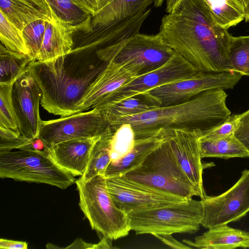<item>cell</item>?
<instances>
[{
	"mask_svg": "<svg viewBox=\"0 0 249 249\" xmlns=\"http://www.w3.org/2000/svg\"><path fill=\"white\" fill-rule=\"evenodd\" d=\"M75 184L79 205L93 230L112 240L128 234L131 229L128 215L114 203L106 178L100 175L86 181L79 178Z\"/></svg>",
	"mask_w": 249,
	"mask_h": 249,
	"instance_id": "obj_5",
	"label": "cell"
},
{
	"mask_svg": "<svg viewBox=\"0 0 249 249\" xmlns=\"http://www.w3.org/2000/svg\"><path fill=\"white\" fill-rule=\"evenodd\" d=\"M228 58L233 71L249 76V36H232Z\"/></svg>",
	"mask_w": 249,
	"mask_h": 249,
	"instance_id": "obj_30",
	"label": "cell"
},
{
	"mask_svg": "<svg viewBox=\"0 0 249 249\" xmlns=\"http://www.w3.org/2000/svg\"><path fill=\"white\" fill-rule=\"evenodd\" d=\"M240 117V114L230 116L217 127L201 134L199 137L205 139L215 140L233 134L238 126Z\"/></svg>",
	"mask_w": 249,
	"mask_h": 249,
	"instance_id": "obj_34",
	"label": "cell"
},
{
	"mask_svg": "<svg viewBox=\"0 0 249 249\" xmlns=\"http://www.w3.org/2000/svg\"><path fill=\"white\" fill-rule=\"evenodd\" d=\"M79 31L88 32L83 26L66 23L52 14L36 60L45 61L69 53L74 45V34Z\"/></svg>",
	"mask_w": 249,
	"mask_h": 249,
	"instance_id": "obj_18",
	"label": "cell"
},
{
	"mask_svg": "<svg viewBox=\"0 0 249 249\" xmlns=\"http://www.w3.org/2000/svg\"><path fill=\"white\" fill-rule=\"evenodd\" d=\"M28 244L26 242L0 239V248L4 249H27Z\"/></svg>",
	"mask_w": 249,
	"mask_h": 249,
	"instance_id": "obj_38",
	"label": "cell"
},
{
	"mask_svg": "<svg viewBox=\"0 0 249 249\" xmlns=\"http://www.w3.org/2000/svg\"><path fill=\"white\" fill-rule=\"evenodd\" d=\"M106 180L114 203L127 214L187 200L131 180L123 176L107 178Z\"/></svg>",
	"mask_w": 249,
	"mask_h": 249,
	"instance_id": "obj_12",
	"label": "cell"
},
{
	"mask_svg": "<svg viewBox=\"0 0 249 249\" xmlns=\"http://www.w3.org/2000/svg\"><path fill=\"white\" fill-rule=\"evenodd\" d=\"M42 96V91L29 70L13 84L12 97L18 131L25 137H38L43 122L39 112Z\"/></svg>",
	"mask_w": 249,
	"mask_h": 249,
	"instance_id": "obj_14",
	"label": "cell"
},
{
	"mask_svg": "<svg viewBox=\"0 0 249 249\" xmlns=\"http://www.w3.org/2000/svg\"><path fill=\"white\" fill-rule=\"evenodd\" d=\"M201 158L216 157L224 159L249 157V152L233 134L215 140L199 138Z\"/></svg>",
	"mask_w": 249,
	"mask_h": 249,
	"instance_id": "obj_24",
	"label": "cell"
},
{
	"mask_svg": "<svg viewBox=\"0 0 249 249\" xmlns=\"http://www.w3.org/2000/svg\"><path fill=\"white\" fill-rule=\"evenodd\" d=\"M156 107L143 99L135 96L110 100L98 105L95 108L100 110L110 124L121 118L146 112Z\"/></svg>",
	"mask_w": 249,
	"mask_h": 249,
	"instance_id": "obj_22",
	"label": "cell"
},
{
	"mask_svg": "<svg viewBox=\"0 0 249 249\" xmlns=\"http://www.w3.org/2000/svg\"><path fill=\"white\" fill-rule=\"evenodd\" d=\"M159 34L198 72L232 70L228 58L232 36L214 22L204 0H166Z\"/></svg>",
	"mask_w": 249,
	"mask_h": 249,
	"instance_id": "obj_1",
	"label": "cell"
},
{
	"mask_svg": "<svg viewBox=\"0 0 249 249\" xmlns=\"http://www.w3.org/2000/svg\"><path fill=\"white\" fill-rule=\"evenodd\" d=\"M108 124L100 110L94 108L57 119L43 121L38 138L49 148L70 140L98 137Z\"/></svg>",
	"mask_w": 249,
	"mask_h": 249,
	"instance_id": "obj_11",
	"label": "cell"
},
{
	"mask_svg": "<svg viewBox=\"0 0 249 249\" xmlns=\"http://www.w3.org/2000/svg\"><path fill=\"white\" fill-rule=\"evenodd\" d=\"M66 248H75V249H93L94 244L88 243L81 239L78 238L73 242L71 245L67 247Z\"/></svg>",
	"mask_w": 249,
	"mask_h": 249,
	"instance_id": "obj_40",
	"label": "cell"
},
{
	"mask_svg": "<svg viewBox=\"0 0 249 249\" xmlns=\"http://www.w3.org/2000/svg\"><path fill=\"white\" fill-rule=\"evenodd\" d=\"M52 14L59 19L73 25L82 26L92 31V16L71 0H45Z\"/></svg>",
	"mask_w": 249,
	"mask_h": 249,
	"instance_id": "obj_27",
	"label": "cell"
},
{
	"mask_svg": "<svg viewBox=\"0 0 249 249\" xmlns=\"http://www.w3.org/2000/svg\"><path fill=\"white\" fill-rule=\"evenodd\" d=\"M0 39L1 44L9 50L30 55L22 31L12 23L1 11Z\"/></svg>",
	"mask_w": 249,
	"mask_h": 249,
	"instance_id": "obj_31",
	"label": "cell"
},
{
	"mask_svg": "<svg viewBox=\"0 0 249 249\" xmlns=\"http://www.w3.org/2000/svg\"><path fill=\"white\" fill-rule=\"evenodd\" d=\"M123 176L185 199L198 196L196 189L181 168L173 153L166 138L165 132L162 142L138 166Z\"/></svg>",
	"mask_w": 249,
	"mask_h": 249,
	"instance_id": "obj_4",
	"label": "cell"
},
{
	"mask_svg": "<svg viewBox=\"0 0 249 249\" xmlns=\"http://www.w3.org/2000/svg\"><path fill=\"white\" fill-rule=\"evenodd\" d=\"M138 76L124 66L108 62L104 71L88 88L78 105V112L95 108L110 94Z\"/></svg>",
	"mask_w": 249,
	"mask_h": 249,
	"instance_id": "obj_16",
	"label": "cell"
},
{
	"mask_svg": "<svg viewBox=\"0 0 249 249\" xmlns=\"http://www.w3.org/2000/svg\"><path fill=\"white\" fill-rule=\"evenodd\" d=\"M96 53L101 60L124 66L138 76L148 73L165 63L175 52L158 33H138L106 47Z\"/></svg>",
	"mask_w": 249,
	"mask_h": 249,
	"instance_id": "obj_7",
	"label": "cell"
},
{
	"mask_svg": "<svg viewBox=\"0 0 249 249\" xmlns=\"http://www.w3.org/2000/svg\"><path fill=\"white\" fill-rule=\"evenodd\" d=\"M36 60L30 55L9 50L2 44L0 47V82H15L30 69Z\"/></svg>",
	"mask_w": 249,
	"mask_h": 249,
	"instance_id": "obj_26",
	"label": "cell"
},
{
	"mask_svg": "<svg viewBox=\"0 0 249 249\" xmlns=\"http://www.w3.org/2000/svg\"><path fill=\"white\" fill-rule=\"evenodd\" d=\"M109 238L103 237L101 241L98 244H94L93 249H110L113 248L112 246L111 241Z\"/></svg>",
	"mask_w": 249,
	"mask_h": 249,
	"instance_id": "obj_41",
	"label": "cell"
},
{
	"mask_svg": "<svg viewBox=\"0 0 249 249\" xmlns=\"http://www.w3.org/2000/svg\"><path fill=\"white\" fill-rule=\"evenodd\" d=\"M0 177L44 183L65 189L75 183L74 176L59 166L48 148L0 152Z\"/></svg>",
	"mask_w": 249,
	"mask_h": 249,
	"instance_id": "obj_6",
	"label": "cell"
},
{
	"mask_svg": "<svg viewBox=\"0 0 249 249\" xmlns=\"http://www.w3.org/2000/svg\"><path fill=\"white\" fill-rule=\"evenodd\" d=\"M214 22L224 29L236 26L244 19L242 11L233 0H204Z\"/></svg>",
	"mask_w": 249,
	"mask_h": 249,
	"instance_id": "obj_28",
	"label": "cell"
},
{
	"mask_svg": "<svg viewBox=\"0 0 249 249\" xmlns=\"http://www.w3.org/2000/svg\"><path fill=\"white\" fill-rule=\"evenodd\" d=\"M227 94L223 89L203 92L182 103L157 107L147 111L121 118L109 125L129 124L136 137L160 128L188 127L199 129L201 134L217 127L230 116L227 107Z\"/></svg>",
	"mask_w": 249,
	"mask_h": 249,
	"instance_id": "obj_3",
	"label": "cell"
},
{
	"mask_svg": "<svg viewBox=\"0 0 249 249\" xmlns=\"http://www.w3.org/2000/svg\"><path fill=\"white\" fill-rule=\"evenodd\" d=\"M234 135L249 152V109L240 114L238 126Z\"/></svg>",
	"mask_w": 249,
	"mask_h": 249,
	"instance_id": "obj_35",
	"label": "cell"
},
{
	"mask_svg": "<svg viewBox=\"0 0 249 249\" xmlns=\"http://www.w3.org/2000/svg\"><path fill=\"white\" fill-rule=\"evenodd\" d=\"M165 129L160 128L136 137L130 152L117 161L109 163L104 177L106 178L122 176L138 166L146 156L163 141Z\"/></svg>",
	"mask_w": 249,
	"mask_h": 249,
	"instance_id": "obj_19",
	"label": "cell"
},
{
	"mask_svg": "<svg viewBox=\"0 0 249 249\" xmlns=\"http://www.w3.org/2000/svg\"><path fill=\"white\" fill-rule=\"evenodd\" d=\"M48 21L37 19L27 25L22 31L29 54L36 60L42 44Z\"/></svg>",
	"mask_w": 249,
	"mask_h": 249,
	"instance_id": "obj_33",
	"label": "cell"
},
{
	"mask_svg": "<svg viewBox=\"0 0 249 249\" xmlns=\"http://www.w3.org/2000/svg\"><path fill=\"white\" fill-rule=\"evenodd\" d=\"M14 83L0 82V127L19 132L12 97Z\"/></svg>",
	"mask_w": 249,
	"mask_h": 249,
	"instance_id": "obj_32",
	"label": "cell"
},
{
	"mask_svg": "<svg viewBox=\"0 0 249 249\" xmlns=\"http://www.w3.org/2000/svg\"><path fill=\"white\" fill-rule=\"evenodd\" d=\"M201 200L203 227L210 229L239 220L249 212V170L245 169L238 180L223 194L206 195Z\"/></svg>",
	"mask_w": 249,
	"mask_h": 249,
	"instance_id": "obj_10",
	"label": "cell"
},
{
	"mask_svg": "<svg viewBox=\"0 0 249 249\" xmlns=\"http://www.w3.org/2000/svg\"><path fill=\"white\" fill-rule=\"evenodd\" d=\"M197 72L193 65L175 53L163 65L137 77L110 94L100 104L137 96L160 86L189 78Z\"/></svg>",
	"mask_w": 249,
	"mask_h": 249,
	"instance_id": "obj_13",
	"label": "cell"
},
{
	"mask_svg": "<svg viewBox=\"0 0 249 249\" xmlns=\"http://www.w3.org/2000/svg\"><path fill=\"white\" fill-rule=\"evenodd\" d=\"M165 136L179 165L196 189L201 199L206 196L199 138L202 131L188 127H168Z\"/></svg>",
	"mask_w": 249,
	"mask_h": 249,
	"instance_id": "obj_15",
	"label": "cell"
},
{
	"mask_svg": "<svg viewBox=\"0 0 249 249\" xmlns=\"http://www.w3.org/2000/svg\"><path fill=\"white\" fill-rule=\"evenodd\" d=\"M242 11L244 19L249 22V0H233Z\"/></svg>",
	"mask_w": 249,
	"mask_h": 249,
	"instance_id": "obj_39",
	"label": "cell"
},
{
	"mask_svg": "<svg viewBox=\"0 0 249 249\" xmlns=\"http://www.w3.org/2000/svg\"><path fill=\"white\" fill-rule=\"evenodd\" d=\"M156 237L160 240L163 243L174 249H191L189 246L185 245L177 241L172 236L171 234H155Z\"/></svg>",
	"mask_w": 249,
	"mask_h": 249,
	"instance_id": "obj_36",
	"label": "cell"
},
{
	"mask_svg": "<svg viewBox=\"0 0 249 249\" xmlns=\"http://www.w3.org/2000/svg\"><path fill=\"white\" fill-rule=\"evenodd\" d=\"M131 231L137 234L194 233L203 216L201 200L192 198L163 207L127 214Z\"/></svg>",
	"mask_w": 249,
	"mask_h": 249,
	"instance_id": "obj_8",
	"label": "cell"
},
{
	"mask_svg": "<svg viewBox=\"0 0 249 249\" xmlns=\"http://www.w3.org/2000/svg\"><path fill=\"white\" fill-rule=\"evenodd\" d=\"M164 0H155L154 4L156 7L160 6L163 3Z\"/></svg>",
	"mask_w": 249,
	"mask_h": 249,
	"instance_id": "obj_43",
	"label": "cell"
},
{
	"mask_svg": "<svg viewBox=\"0 0 249 249\" xmlns=\"http://www.w3.org/2000/svg\"><path fill=\"white\" fill-rule=\"evenodd\" d=\"M155 0H114L91 19L92 28H101L125 18L143 8H147Z\"/></svg>",
	"mask_w": 249,
	"mask_h": 249,
	"instance_id": "obj_23",
	"label": "cell"
},
{
	"mask_svg": "<svg viewBox=\"0 0 249 249\" xmlns=\"http://www.w3.org/2000/svg\"><path fill=\"white\" fill-rule=\"evenodd\" d=\"M74 4L90 15L92 17L97 11L96 0H71Z\"/></svg>",
	"mask_w": 249,
	"mask_h": 249,
	"instance_id": "obj_37",
	"label": "cell"
},
{
	"mask_svg": "<svg viewBox=\"0 0 249 249\" xmlns=\"http://www.w3.org/2000/svg\"><path fill=\"white\" fill-rule=\"evenodd\" d=\"M97 0V11H96V13L102 11L103 9H104L110 3H111L114 0Z\"/></svg>",
	"mask_w": 249,
	"mask_h": 249,
	"instance_id": "obj_42",
	"label": "cell"
},
{
	"mask_svg": "<svg viewBox=\"0 0 249 249\" xmlns=\"http://www.w3.org/2000/svg\"><path fill=\"white\" fill-rule=\"evenodd\" d=\"M243 75L233 70L197 72L193 76L152 89L139 96L157 107L186 101L200 93L214 89H231Z\"/></svg>",
	"mask_w": 249,
	"mask_h": 249,
	"instance_id": "obj_9",
	"label": "cell"
},
{
	"mask_svg": "<svg viewBox=\"0 0 249 249\" xmlns=\"http://www.w3.org/2000/svg\"><path fill=\"white\" fill-rule=\"evenodd\" d=\"M113 130L112 127L108 124L95 142L86 171L79 178L82 181H87L99 175L104 177L110 162V142Z\"/></svg>",
	"mask_w": 249,
	"mask_h": 249,
	"instance_id": "obj_25",
	"label": "cell"
},
{
	"mask_svg": "<svg viewBox=\"0 0 249 249\" xmlns=\"http://www.w3.org/2000/svg\"><path fill=\"white\" fill-rule=\"evenodd\" d=\"M88 48H73L68 53L45 61L36 60L29 71L42 92L41 106L61 117L78 112L77 107L88 88L108 62Z\"/></svg>",
	"mask_w": 249,
	"mask_h": 249,
	"instance_id": "obj_2",
	"label": "cell"
},
{
	"mask_svg": "<svg viewBox=\"0 0 249 249\" xmlns=\"http://www.w3.org/2000/svg\"><path fill=\"white\" fill-rule=\"evenodd\" d=\"M112 127L113 130L110 142L109 163H114L128 154L133 148L136 138L129 124L124 123Z\"/></svg>",
	"mask_w": 249,
	"mask_h": 249,
	"instance_id": "obj_29",
	"label": "cell"
},
{
	"mask_svg": "<svg viewBox=\"0 0 249 249\" xmlns=\"http://www.w3.org/2000/svg\"><path fill=\"white\" fill-rule=\"evenodd\" d=\"M100 136L58 143L48 148V153L62 168L74 177H81L87 168L92 148Z\"/></svg>",
	"mask_w": 249,
	"mask_h": 249,
	"instance_id": "obj_17",
	"label": "cell"
},
{
	"mask_svg": "<svg viewBox=\"0 0 249 249\" xmlns=\"http://www.w3.org/2000/svg\"><path fill=\"white\" fill-rule=\"evenodd\" d=\"M192 248L201 249H232L249 248V232L234 229L227 225L209 229L196 236L194 242L183 240Z\"/></svg>",
	"mask_w": 249,
	"mask_h": 249,
	"instance_id": "obj_20",
	"label": "cell"
},
{
	"mask_svg": "<svg viewBox=\"0 0 249 249\" xmlns=\"http://www.w3.org/2000/svg\"><path fill=\"white\" fill-rule=\"evenodd\" d=\"M0 11L21 31L35 20H49L52 18L51 10L45 0H0Z\"/></svg>",
	"mask_w": 249,
	"mask_h": 249,
	"instance_id": "obj_21",
	"label": "cell"
}]
</instances>
